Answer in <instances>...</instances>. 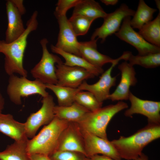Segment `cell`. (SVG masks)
I'll list each match as a JSON object with an SVG mask.
<instances>
[{
    "label": "cell",
    "mask_w": 160,
    "mask_h": 160,
    "mask_svg": "<svg viewBox=\"0 0 160 160\" xmlns=\"http://www.w3.org/2000/svg\"><path fill=\"white\" fill-rule=\"evenodd\" d=\"M38 15L37 11L33 12L27 22L24 32L17 39L9 43L4 40H0V53L4 55V69L9 76L15 73L25 77L28 76V72L23 66V57L28 37L38 27Z\"/></svg>",
    "instance_id": "6da1fadb"
},
{
    "label": "cell",
    "mask_w": 160,
    "mask_h": 160,
    "mask_svg": "<svg viewBox=\"0 0 160 160\" xmlns=\"http://www.w3.org/2000/svg\"><path fill=\"white\" fill-rule=\"evenodd\" d=\"M160 137V125L148 124L132 135L111 141L121 158L135 160L148 144Z\"/></svg>",
    "instance_id": "7a4b0ae2"
},
{
    "label": "cell",
    "mask_w": 160,
    "mask_h": 160,
    "mask_svg": "<svg viewBox=\"0 0 160 160\" xmlns=\"http://www.w3.org/2000/svg\"><path fill=\"white\" fill-rule=\"evenodd\" d=\"M69 122L55 116L37 135L31 139H28L27 146L28 154L37 153L49 156L56 151L60 135Z\"/></svg>",
    "instance_id": "3957f363"
},
{
    "label": "cell",
    "mask_w": 160,
    "mask_h": 160,
    "mask_svg": "<svg viewBox=\"0 0 160 160\" xmlns=\"http://www.w3.org/2000/svg\"><path fill=\"white\" fill-rule=\"evenodd\" d=\"M128 107L127 103L119 101L89 112L78 123L82 130L107 140L106 129L109 122L116 114Z\"/></svg>",
    "instance_id": "277c9868"
},
{
    "label": "cell",
    "mask_w": 160,
    "mask_h": 160,
    "mask_svg": "<svg viewBox=\"0 0 160 160\" xmlns=\"http://www.w3.org/2000/svg\"><path fill=\"white\" fill-rule=\"evenodd\" d=\"M46 89L45 84L38 79L31 80L27 77H19L14 74L10 76L7 92L12 103L20 105L22 97L36 94L43 97L47 96L49 94Z\"/></svg>",
    "instance_id": "5b68a950"
},
{
    "label": "cell",
    "mask_w": 160,
    "mask_h": 160,
    "mask_svg": "<svg viewBox=\"0 0 160 160\" xmlns=\"http://www.w3.org/2000/svg\"><path fill=\"white\" fill-rule=\"evenodd\" d=\"M48 41L43 38L40 41L42 54L40 61L31 70V74L35 79L46 84H56V65L62 62L57 55L50 53L47 48Z\"/></svg>",
    "instance_id": "8992f818"
},
{
    "label": "cell",
    "mask_w": 160,
    "mask_h": 160,
    "mask_svg": "<svg viewBox=\"0 0 160 160\" xmlns=\"http://www.w3.org/2000/svg\"><path fill=\"white\" fill-rule=\"evenodd\" d=\"M135 11L130 8L125 4H122L113 12L107 13L103 18L101 26L96 29L91 39H101L103 43L109 36L115 34L119 30L124 19L128 16H133Z\"/></svg>",
    "instance_id": "52a82bcc"
},
{
    "label": "cell",
    "mask_w": 160,
    "mask_h": 160,
    "mask_svg": "<svg viewBox=\"0 0 160 160\" xmlns=\"http://www.w3.org/2000/svg\"><path fill=\"white\" fill-rule=\"evenodd\" d=\"M41 102V108L31 113L24 123L28 138L33 137L41 127L49 124L55 116L54 108L55 105L52 96L49 95L43 97Z\"/></svg>",
    "instance_id": "ba28073f"
},
{
    "label": "cell",
    "mask_w": 160,
    "mask_h": 160,
    "mask_svg": "<svg viewBox=\"0 0 160 160\" xmlns=\"http://www.w3.org/2000/svg\"><path fill=\"white\" fill-rule=\"evenodd\" d=\"M131 17L128 16L124 19L119 30L115 34V36L134 47L138 51V55L160 52V47L147 42L134 30L130 23Z\"/></svg>",
    "instance_id": "9c48e42d"
},
{
    "label": "cell",
    "mask_w": 160,
    "mask_h": 160,
    "mask_svg": "<svg viewBox=\"0 0 160 160\" xmlns=\"http://www.w3.org/2000/svg\"><path fill=\"white\" fill-rule=\"evenodd\" d=\"M130 108L124 113L127 117L135 114L143 115L147 118L148 124L160 125V102L141 99L130 92L129 97Z\"/></svg>",
    "instance_id": "30bf717a"
},
{
    "label": "cell",
    "mask_w": 160,
    "mask_h": 160,
    "mask_svg": "<svg viewBox=\"0 0 160 160\" xmlns=\"http://www.w3.org/2000/svg\"><path fill=\"white\" fill-rule=\"evenodd\" d=\"M56 73L58 86L78 88L86 79L95 75L85 69L78 67L67 66L63 62L56 65Z\"/></svg>",
    "instance_id": "8fae6325"
},
{
    "label": "cell",
    "mask_w": 160,
    "mask_h": 160,
    "mask_svg": "<svg viewBox=\"0 0 160 160\" xmlns=\"http://www.w3.org/2000/svg\"><path fill=\"white\" fill-rule=\"evenodd\" d=\"M123 57L121 56L116 59L111 65L101 74L98 81L95 83L90 84L84 81L78 88L80 91L86 90L92 93L100 103L108 99L111 88L116 85V76L112 77L111 73L113 68Z\"/></svg>",
    "instance_id": "7c38bea8"
},
{
    "label": "cell",
    "mask_w": 160,
    "mask_h": 160,
    "mask_svg": "<svg viewBox=\"0 0 160 160\" xmlns=\"http://www.w3.org/2000/svg\"><path fill=\"white\" fill-rule=\"evenodd\" d=\"M81 131L85 155L87 157L100 154L115 160H121L111 141L86 131Z\"/></svg>",
    "instance_id": "4fadbf2b"
},
{
    "label": "cell",
    "mask_w": 160,
    "mask_h": 160,
    "mask_svg": "<svg viewBox=\"0 0 160 160\" xmlns=\"http://www.w3.org/2000/svg\"><path fill=\"white\" fill-rule=\"evenodd\" d=\"M56 151H76L85 155L82 132L77 123L69 122L60 135Z\"/></svg>",
    "instance_id": "5bb4252c"
},
{
    "label": "cell",
    "mask_w": 160,
    "mask_h": 160,
    "mask_svg": "<svg viewBox=\"0 0 160 160\" xmlns=\"http://www.w3.org/2000/svg\"><path fill=\"white\" fill-rule=\"evenodd\" d=\"M55 17L58 23L59 31L57 41L55 46L65 52L80 56L79 50V42L77 40V36L66 15Z\"/></svg>",
    "instance_id": "9a60e30c"
},
{
    "label": "cell",
    "mask_w": 160,
    "mask_h": 160,
    "mask_svg": "<svg viewBox=\"0 0 160 160\" xmlns=\"http://www.w3.org/2000/svg\"><path fill=\"white\" fill-rule=\"evenodd\" d=\"M118 68L121 73L120 81L115 91L108 97V99L113 101L128 100L130 87L135 86L137 82L135 69L127 61L119 65Z\"/></svg>",
    "instance_id": "2e32d148"
},
{
    "label": "cell",
    "mask_w": 160,
    "mask_h": 160,
    "mask_svg": "<svg viewBox=\"0 0 160 160\" xmlns=\"http://www.w3.org/2000/svg\"><path fill=\"white\" fill-rule=\"evenodd\" d=\"M8 24L5 32V42L10 43L20 36L24 32L22 15L11 0H7L6 3Z\"/></svg>",
    "instance_id": "e0dca14e"
},
{
    "label": "cell",
    "mask_w": 160,
    "mask_h": 160,
    "mask_svg": "<svg viewBox=\"0 0 160 160\" xmlns=\"http://www.w3.org/2000/svg\"><path fill=\"white\" fill-rule=\"evenodd\" d=\"M97 39L89 41L79 42V50L81 57L91 64L102 68L108 63L111 64L116 60L109 56L100 53L97 49Z\"/></svg>",
    "instance_id": "ac0fdd59"
},
{
    "label": "cell",
    "mask_w": 160,
    "mask_h": 160,
    "mask_svg": "<svg viewBox=\"0 0 160 160\" xmlns=\"http://www.w3.org/2000/svg\"><path fill=\"white\" fill-rule=\"evenodd\" d=\"M0 132L15 141L27 140L25 123L15 120L10 114L0 113Z\"/></svg>",
    "instance_id": "d6986e66"
},
{
    "label": "cell",
    "mask_w": 160,
    "mask_h": 160,
    "mask_svg": "<svg viewBox=\"0 0 160 160\" xmlns=\"http://www.w3.org/2000/svg\"><path fill=\"white\" fill-rule=\"evenodd\" d=\"M89 111L76 102L67 106L55 105V116L70 122L79 123L89 112Z\"/></svg>",
    "instance_id": "ffe728a7"
},
{
    "label": "cell",
    "mask_w": 160,
    "mask_h": 160,
    "mask_svg": "<svg viewBox=\"0 0 160 160\" xmlns=\"http://www.w3.org/2000/svg\"><path fill=\"white\" fill-rule=\"evenodd\" d=\"M52 52L62 56L65 59L64 64L72 67H78L83 68L90 72L95 76H97L104 72L103 68L96 67L91 64L80 56L65 52L51 45Z\"/></svg>",
    "instance_id": "44dd1931"
},
{
    "label": "cell",
    "mask_w": 160,
    "mask_h": 160,
    "mask_svg": "<svg viewBox=\"0 0 160 160\" xmlns=\"http://www.w3.org/2000/svg\"><path fill=\"white\" fill-rule=\"evenodd\" d=\"M100 4L94 0H81L74 7L73 15L94 19L104 18L107 14Z\"/></svg>",
    "instance_id": "7402d4cb"
},
{
    "label": "cell",
    "mask_w": 160,
    "mask_h": 160,
    "mask_svg": "<svg viewBox=\"0 0 160 160\" xmlns=\"http://www.w3.org/2000/svg\"><path fill=\"white\" fill-rule=\"evenodd\" d=\"M25 141H15L0 152V160H29Z\"/></svg>",
    "instance_id": "603a6c76"
},
{
    "label": "cell",
    "mask_w": 160,
    "mask_h": 160,
    "mask_svg": "<svg viewBox=\"0 0 160 160\" xmlns=\"http://www.w3.org/2000/svg\"><path fill=\"white\" fill-rule=\"evenodd\" d=\"M156 11V9L149 7L144 0H139L137 9L130 21L131 26L139 30L152 20L153 15Z\"/></svg>",
    "instance_id": "cb8c5ba5"
},
{
    "label": "cell",
    "mask_w": 160,
    "mask_h": 160,
    "mask_svg": "<svg viewBox=\"0 0 160 160\" xmlns=\"http://www.w3.org/2000/svg\"><path fill=\"white\" fill-rule=\"evenodd\" d=\"M138 32L147 42L160 47V12L154 20L143 25Z\"/></svg>",
    "instance_id": "d4e9b609"
},
{
    "label": "cell",
    "mask_w": 160,
    "mask_h": 160,
    "mask_svg": "<svg viewBox=\"0 0 160 160\" xmlns=\"http://www.w3.org/2000/svg\"><path fill=\"white\" fill-rule=\"evenodd\" d=\"M45 85L47 88L55 94L57 98L58 105L61 106L71 105L75 102L76 94L81 91L78 88L61 86L56 84H46Z\"/></svg>",
    "instance_id": "484cf974"
},
{
    "label": "cell",
    "mask_w": 160,
    "mask_h": 160,
    "mask_svg": "<svg viewBox=\"0 0 160 160\" xmlns=\"http://www.w3.org/2000/svg\"><path fill=\"white\" fill-rule=\"evenodd\" d=\"M127 61L133 66L138 65L146 68H155L160 65V52L134 55L130 52Z\"/></svg>",
    "instance_id": "4316f807"
},
{
    "label": "cell",
    "mask_w": 160,
    "mask_h": 160,
    "mask_svg": "<svg viewBox=\"0 0 160 160\" xmlns=\"http://www.w3.org/2000/svg\"><path fill=\"white\" fill-rule=\"evenodd\" d=\"M75 102L90 112L96 111L102 107L103 103L100 102L94 95L89 91L77 92L75 97Z\"/></svg>",
    "instance_id": "83f0119b"
},
{
    "label": "cell",
    "mask_w": 160,
    "mask_h": 160,
    "mask_svg": "<svg viewBox=\"0 0 160 160\" xmlns=\"http://www.w3.org/2000/svg\"><path fill=\"white\" fill-rule=\"evenodd\" d=\"M94 20V19L87 17L73 15L68 19L70 24L77 36L86 34Z\"/></svg>",
    "instance_id": "f1b7e54d"
},
{
    "label": "cell",
    "mask_w": 160,
    "mask_h": 160,
    "mask_svg": "<svg viewBox=\"0 0 160 160\" xmlns=\"http://www.w3.org/2000/svg\"><path fill=\"white\" fill-rule=\"evenodd\" d=\"M49 157L51 160H86L87 157L81 153L70 151H56Z\"/></svg>",
    "instance_id": "f546056e"
},
{
    "label": "cell",
    "mask_w": 160,
    "mask_h": 160,
    "mask_svg": "<svg viewBox=\"0 0 160 160\" xmlns=\"http://www.w3.org/2000/svg\"><path fill=\"white\" fill-rule=\"evenodd\" d=\"M81 0H59L57 1L54 12L55 16L66 15L70 9L75 7Z\"/></svg>",
    "instance_id": "4dcf8cb0"
},
{
    "label": "cell",
    "mask_w": 160,
    "mask_h": 160,
    "mask_svg": "<svg viewBox=\"0 0 160 160\" xmlns=\"http://www.w3.org/2000/svg\"><path fill=\"white\" fill-rule=\"evenodd\" d=\"M19 12L22 15L26 12V9L22 0H11Z\"/></svg>",
    "instance_id": "1f68e13d"
},
{
    "label": "cell",
    "mask_w": 160,
    "mask_h": 160,
    "mask_svg": "<svg viewBox=\"0 0 160 160\" xmlns=\"http://www.w3.org/2000/svg\"><path fill=\"white\" fill-rule=\"evenodd\" d=\"M29 160H51L49 156L40 153L29 155Z\"/></svg>",
    "instance_id": "d6a6232c"
},
{
    "label": "cell",
    "mask_w": 160,
    "mask_h": 160,
    "mask_svg": "<svg viewBox=\"0 0 160 160\" xmlns=\"http://www.w3.org/2000/svg\"><path fill=\"white\" fill-rule=\"evenodd\" d=\"M86 160H115L106 156L100 155H96L89 157H87Z\"/></svg>",
    "instance_id": "836d02e7"
},
{
    "label": "cell",
    "mask_w": 160,
    "mask_h": 160,
    "mask_svg": "<svg viewBox=\"0 0 160 160\" xmlns=\"http://www.w3.org/2000/svg\"><path fill=\"white\" fill-rule=\"evenodd\" d=\"M100 1L106 5H114L116 4L119 1L118 0H101Z\"/></svg>",
    "instance_id": "e575fe53"
},
{
    "label": "cell",
    "mask_w": 160,
    "mask_h": 160,
    "mask_svg": "<svg viewBox=\"0 0 160 160\" xmlns=\"http://www.w3.org/2000/svg\"><path fill=\"white\" fill-rule=\"evenodd\" d=\"M4 99L0 92V113H1L4 108Z\"/></svg>",
    "instance_id": "d590c367"
},
{
    "label": "cell",
    "mask_w": 160,
    "mask_h": 160,
    "mask_svg": "<svg viewBox=\"0 0 160 160\" xmlns=\"http://www.w3.org/2000/svg\"><path fill=\"white\" fill-rule=\"evenodd\" d=\"M135 160H149L148 156L144 153H142Z\"/></svg>",
    "instance_id": "8d00e7d4"
},
{
    "label": "cell",
    "mask_w": 160,
    "mask_h": 160,
    "mask_svg": "<svg viewBox=\"0 0 160 160\" xmlns=\"http://www.w3.org/2000/svg\"><path fill=\"white\" fill-rule=\"evenodd\" d=\"M155 2L157 8L159 9V12L160 11V1L159 0H155Z\"/></svg>",
    "instance_id": "74e56055"
}]
</instances>
